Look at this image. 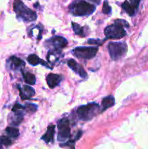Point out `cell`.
<instances>
[{"mask_svg": "<svg viewBox=\"0 0 148 149\" xmlns=\"http://www.w3.org/2000/svg\"><path fill=\"white\" fill-rule=\"evenodd\" d=\"M13 8L17 17L26 22L34 21L37 18L36 13L30 9L28 8L20 0H15Z\"/></svg>", "mask_w": 148, "mask_h": 149, "instance_id": "obj_1", "label": "cell"}, {"mask_svg": "<svg viewBox=\"0 0 148 149\" xmlns=\"http://www.w3.org/2000/svg\"><path fill=\"white\" fill-rule=\"evenodd\" d=\"M128 26V23L123 20H116L114 24L107 26L104 29V35L107 39H118L126 36V31L123 26Z\"/></svg>", "mask_w": 148, "mask_h": 149, "instance_id": "obj_2", "label": "cell"}, {"mask_svg": "<svg viewBox=\"0 0 148 149\" xmlns=\"http://www.w3.org/2000/svg\"><path fill=\"white\" fill-rule=\"evenodd\" d=\"M95 6L85 1H77L70 5V12L75 16L89 15L95 10Z\"/></svg>", "mask_w": 148, "mask_h": 149, "instance_id": "obj_3", "label": "cell"}, {"mask_svg": "<svg viewBox=\"0 0 148 149\" xmlns=\"http://www.w3.org/2000/svg\"><path fill=\"white\" fill-rule=\"evenodd\" d=\"M100 110V106L97 103H89L78 107L77 114L80 119L83 121H89L94 118Z\"/></svg>", "mask_w": 148, "mask_h": 149, "instance_id": "obj_4", "label": "cell"}, {"mask_svg": "<svg viewBox=\"0 0 148 149\" xmlns=\"http://www.w3.org/2000/svg\"><path fill=\"white\" fill-rule=\"evenodd\" d=\"M107 47L110 58L113 61H118L123 58L128 49L127 45L124 42H110Z\"/></svg>", "mask_w": 148, "mask_h": 149, "instance_id": "obj_5", "label": "cell"}, {"mask_svg": "<svg viewBox=\"0 0 148 149\" xmlns=\"http://www.w3.org/2000/svg\"><path fill=\"white\" fill-rule=\"evenodd\" d=\"M98 48L95 47H78L73 49L75 57L81 59H91L97 53Z\"/></svg>", "mask_w": 148, "mask_h": 149, "instance_id": "obj_6", "label": "cell"}, {"mask_svg": "<svg viewBox=\"0 0 148 149\" xmlns=\"http://www.w3.org/2000/svg\"><path fill=\"white\" fill-rule=\"evenodd\" d=\"M58 135L59 141H64L71 136V128L69 126V121L67 119H60L58 122Z\"/></svg>", "mask_w": 148, "mask_h": 149, "instance_id": "obj_7", "label": "cell"}, {"mask_svg": "<svg viewBox=\"0 0 148 149\" xmlns=\"http://www.w3.org/2000/svg\"><path fill=\"white\" fill-rule=\"evenodd\" d=\"M45 45L52 50H59L65 47L68 44V41L62 36H54L49 38L45 42Z\"/></svg>", "mask_w": 148, "mask_h": 149, "instance_id": "obj_8", "label": "cell"}, {"mask_svg": "<svg viewBox=\"0 0 148 149\" xmlns=\"http://www.w3.org/2000/svg\"><path fill=\"white\" fill-rule=\"evenodd\" d=\"M68 65L74 71V72L76 73L77 74L80 76L82 78H86L87 77L86 72L85 71V70L83 68V67L81 65H80L79 64H78L76 63V61H74L73 59H70L68 61Z\"/></svg>", "mask_w": 148, "mask_h": 149, "instance_id": "obj_9", "label": "cell"}, {"mask_svg": "<svg viewBox=\"0 0 148 149\" xmlns=\"http://www.w3.org/2000/svg\"><path fill=\"white\" fill-rule=\"evenodd\" d=\"M61 81H62V77L57 74H49L46 77V82L50 88H54L59 85Z\"/></svg>", "mask_w": 148, "mask_h": 149, "instance_id": "obj_10", "label": "cell"}, {"mask_svg": "<svg viewBox=\"0 0 148 149\" xmlns=\"http://www.w3.org/2000/svg\"><path fill=\"white\" fill-rule=\"evenodd\" d=\"M35 95V91L30 86L25 85L23 89H20V95L22 100L30 98Z\"/></svg>", "mask_w": 148, "mask_h": 149, "instance_id": "obj_11", "label": "cell"}, {"mask_svg": "<svg viewBox=\"0 0 148 149\" xmlns=\"http://www.w3.org/2000/svg\"><path fill=\"white\" fill-rule=\"evenodd\" d=\"M55 125H49L47 128L46 132L42 136L41 140L46 143H50L53 142L54 136H55Z\"/></svg>", "mask_w": 148, "mask_h": 149, "instance_id": "obj_12", "label": "cell"}, {"mask_svg": "<svg viewBox=\"0 0 148 149\" xmlns=\"http://www.w3.org/2000/svg\"><path fill=\"white\" fill-rule=\"evenodd\" d=\"M10 67L12 69L17 70L19 68H21L22 67L25 65V63L20 59L19 58H17L15 56H12L10 58Z\"/></svg>", "mask_w": 148, "mask_h": 149, "instance_id": "obj_13", "label": "cell"}, {"mask_svg": "<svg viewBox=\"0 0 148 149\" xmlns=\"http://www.w3.org/2000/svg\"><path fill=\"white\" fill-rule=\"evenodd\" d=\"M115 105V98L113 97V96H107L106 97H104V99L102 101V108L100 112H102L104 111H105L106 109H109V108L112 107Z\"/></svg>", "mask_w": 148, "mask_h": 149, "instance_id": "obj_14", "label": "cell"}, {"mask_svg": "<svg viewBox=\"0 0 148 149\" xmlns=\"http://www.w3.org/2000/svg\"><path fill=\"white\" fill-rule=\"evenodd\" d=\"M122 8H123V10H125V12L127 13L129 15L133 16V15L136 13L138 7H136V6L131 4L128 1H125L123 3V4H122Z\"/></svg>", "mask_w": 148, "mask_h": 149, "instance_id": "obj_15", "label": "cell"}, {"mask_svg": "<svg viewBox=\"0 0 148 149\" xmlns=\"http://www.w3.org/2000/svg\"><path fill=\"white\" fill-rule=\"evenodd\" d=\"M28 62L31 65H39V64H41V65H46V66L49 67L46 65V63L44 61H42L41 59H40V58L36 55H29V56L28 57Z\"/></svg>", "mask_w": 148, "mask_h": 149, "instance_id": "obj_16", "label": "cell"}, {"mask_svg": "<svg viewBox=\"0 0 148 149\" xmlns=\"http://www.w3.org/2000/svg\"><path fill=\"white\" fill-rule=\"evenodd\" d=\"M23 78H24L25 81L28 84L33 85L36 83V77L33 74H30V73H25V74H23Z\"/></svg>", "mask_w": 148, "mask_h": 149, "instance_id": "obj_17", "label": "cell"}, {"mask_svg": "<svg viewBox=\"0 0 148 149\" xmlns=\"http://www.w3.org/2000/svg\"><path fill=\"white\" fill-rule=\"evenodd\" d=\"M72 26H73V29L75 34L81 36H85V33H84V28L80 26L79 25L77 24V23H72Z\"/></svg>", "mask_w": 148, "mask_h": 149, "instance_id": "obj_18", "label": "cell"}, {"mask_svg": "<svg viewBox=\"0 0 148 149\" xmlns=\"http://www.w3.org/2000/svg\"><path fill=\"white\" fill-rule=\"evenodd\" d=\"M6 132L9 135V136L12 137V138H17L19 135V130L17 128L11 127H9L6 129Z\"/></svg>", "mask_w": 148, "mask_h": 149, "instance_id": "obj_19", "label": "cell"}, {"mask_svg": "<svg viewBox=\"0 0 148 149\" xmlns=\"http://www.w3.org/2000/svg\"><path fill=\"white\" fill-rule=\"evenodd\" d=\"M25 107V111L28 113H34L36 110H37V106L35 104H32V103H28L26 104V106H24Z\"/></svg>", "mask_w": 148, "mask_h": 149, "instance_id": "obj_20", "label": "cell"}, {"mask_svg": "<svg viewBox=\"0 0 148 149\" xmlns=\"http://www.w3.org/2000/svg\"><path fill=\"white\" fill-rule=\"evenodd\" d=\"M102 12L105 15H109L111 13V7H110V5H109L107 1H104V4H103L102 7Z\"/></svg>", "mask_w": 148, "mask_h": 149, "instance_id": "obj_21", "label": "cell"}, {"mask_svg": "<svg viewBox=\"0 0 148 149\" xmlns=\"http://www.w3.org/2000/svg\"><path fill=\"white\" fill-rule=\"evenodd\" d=\"M25 110V107L19 103H16L12 108V111L15 113H22V111Z\"/></svg>", "mask_w": 148, "mask_h": 149, "instance_id": "obj_22", "label": "cell"}, {"mask_svg": "<svg viewBox=\"0 0 148 149\" xmlns=\"http://www.w3.org/2000/svg\"><path fill=\"white\" fill-rule=\"evenodd\" d=\"M0 143L4 146H10L12 144V141L7 137H1L0 138Z\"/></svg>", "mask_w": 148, "mask_h": 149, "instance_id": "obj_23", "label": "cell"}, {"mask_svg": "<svg viewBox=\"0 0 148 149\" xmlns=\"http://www.w3.org/2000/svg\"><path fill=\"white\" fill-rule=\"evenodd\" d=\"M88 43L90 45H101L102 43V41L100 40V39H90L88 40Z\"/></svg>", "mask_w": 148, "mask_h": 149, "instance_id": "obj_24", "label": "cell"}, {"mask_svg": "<svg viewBox=\"0 0 148 149\" xmlns=\"http://www.w3.org/2000/svg\"><path fill=\"white\" fill-rule=\"evenodd\" d=\"M130 1V3L131 4H133V5L136 6V7H139V3H140L141 0H129Z\"/></svg>", "mask_w": 148, "mask_h": 149, "instance_id": "obj_25", "label": "cell"}, {"mask_svg": "<svg viewBox=\"0 0 148 149\" xmlns=\"http://www.w3.org/2000/svg\"><path fill=\"white\" fill-rule=\"evenodd\" d=\"M89 1H91V2H94V3H95V4H100V0H89Z\"/></svg>", "mask_w": 148, "mask_h": 149, "instance_id": "obj_26", "label": "cell"}, {"mask_svg": "<svg viewBox=\"0 0 148 149\" xmlns=\"http://www.w3.org/2000/svg\"><path fill=\"white\" fill-rule=\"evenodd\" d=\"M0 148H1V146H0Z\"/></svg>", "mask_w": 148, "mask_h": 149, "instance_id": "obj_27", "label": "cell"}]
</instances>
